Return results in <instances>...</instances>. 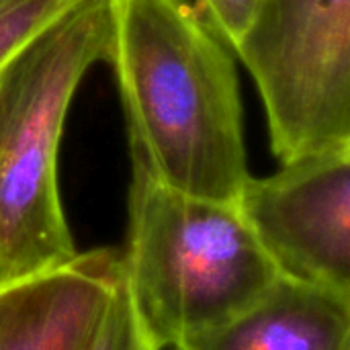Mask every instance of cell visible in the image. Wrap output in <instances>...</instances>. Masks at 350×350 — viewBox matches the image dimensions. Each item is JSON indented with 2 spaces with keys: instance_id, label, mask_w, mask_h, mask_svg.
<instances>
[{
  "instance_id": "1",
  "label": "cell",
  "mask_w": 350,
  "mask_h": 350,
  "mask_svg": "<svg viewBox=\"0 0 350 350\" xmlns=\"http://www.w3.org/2000/svg\"><path fill=\"white\" fill-rule=\"evenodd\" d=\"M230 47L185 0H113L109 64L133 164L207 201L238 203L250 178Z\"/></svg>"
},
{
  "instance_id": "2",
  "label": "cell",
  "mask_w": 350,
  "mask_h": 350,
  "mask_svg": "<svg viewBox=\"0 0 350 350\" xmlns=\"http://www.w3.org/2000/svg\"><path fill=\"white\" fill-rule=\"evenodd\" d=\"M113 0H80L0 66V281L68 262L57 185L68 109L84 74L109 62Z\"/></svg>"
},
{
  "instance_id": "3",
  "label": "cell",
  "mask_w": 350,
  "mask_h": 350,
  "mask_svg": "<svg viewBox=\"0 0 350 350\" xmlns=\"http://www.w3.org/2000/svg\"><path fill=\"white\" fill-rule=\"evenodd\" d=\"M121 281L154 350L230 322L281 277L236 203L178 193L133 164Z\"/></svg>"
},
{
  "instance_id": "4",
  "label": "cell",
  "mask_w": 350,
  "mask_h": 350,
  "mask_svg": "<svg viewBox=\"0 0 350 350\" xmlns=\"http://www.w3.org/2000/svg\"><path fill=\"white\" fill-rule=\"evenodd\" d=\"M234 51L281 164L350 148V0H262Z\"/></svg>"
},
{
  "instance_id": "5",
  "label": "cell",
  "mask_w": 350,
  "mask_h": 350,
  "mask_svg": "<svg viewBox=\"0 0 350 350\" xmlns=\"http://www.w3.org/2000/svg\"><path fill=\"white\" fill-rule=\"evenodd\" d=\"M236 205L279 275L350 299V148L250 174Z\"/></svg>"
},
{
  "instance_id": "6",
  "label": "cell",
  "mask_w": 350,
  "mask_h": 350,
  "mask_svg": "<svg viewBox=\"0 0 350 350\" xmlns=\"http://www.w3.org/2000/svg\"><path fill=\"white\" fill-rule=\"evenodd\" d=\"M119 281L117 248L0 281V350H90Z\"/></svg>"
},
{
  "instance_id": "7",
  "label": "cell",
  "mask_w": 350,
  "mask_h": 350,
  "mask_svg": "<svg viewBox=\"0 0 350 350\" xmlns=\"http://www.w3.org/2000/svg\"><path fill=\"white\" fill-rule=\"evenodd\" d=\"M180 350H350V299L279 277L230 322Z\"/></svg>"
},
{
  "instance_id": "8",
  "label": "cell",
  "mask_w": 350,
  "mask_h": 350,
  "mask_svg": "<svg viewBox=\"0 0 350 350\" xmlns=\"http://www.w3.org/2000/svg\"><path fill=\"white\" fill-rule=\"evenodd\" d=\"M80 0H0V66Z\"/></svg>"
},
{
  "instance_id": "9",
  "label": "cell",
  "mask_w": 350,
  "mask_h": 350,
  "mask_svg": "<svg viewBox=\"0 0 350 350\" xmlns=\"http://www.w3.org/2000/svg\"><path fill=\"white\" fill-rule=\"evenodd\" d=\"M90 350H154L137 328L123 281H119Z\"/></svg>"
},
{
  "instance_id": "10",
  "label": "cell",
  "mask_w": 350,
  "mask_h": 350,
  "mask_svg": "<svg viewBox=\"0 0 350 350\" xmlns=\"http://www.w3.org/2000/svg\"><path fill=\"white\" fill-rule=\"evenodd\" d=\"M262 0H199V16L209 29L234 49L254 23Z\"/></svg>"
},
{
  "instance_id": "11",
  "label": "cell",
  "mask_w": 350,
  "mask_h": 350,
  "mask_svg": "<svg viewBox=\"0 0 350 350\" xmlns=\"http://www.w3.org/2000/svg\"><path fill=\"white\" fill-rule=\"evenodd\" d=\"M166 350H180L178 347H172V349H166Z\"/></svg>"
}]
</instances>
